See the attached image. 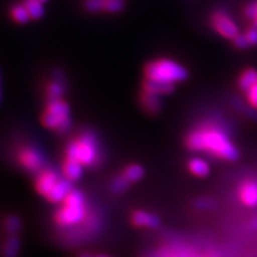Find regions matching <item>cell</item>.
Instances as JSON below:
<instances>
[{
    "mask_svg": "<svg viewBox=\"0 0 257 257\" xmlns=\"http://www.w3.org/2000/svg\"><path fill=\"white\" fill-rule=\"evenodd\" d=\"M2 95H3V92H2V84H0V102H2Z\"/></svg>",
    "mask_w": 257,
    "mask_h": 257,
    "instance_id": "31",
    "label": "cell"
},
{
    "mask_svg": "<svg viewBox=\"0 0 257 257\" xmlns=\"http://www.w3.org/2000/svg\"><path fill=\"white\" fill-rule=\"evenodd\" d=\"M22 228V222L19 216L9 215L5 220V229L10 236H16Z\"/></svg>",
    "mask_w": 257,
    "mask_h": 257,
    "instance_id": "22",
    "label": "cell"
},
{
    "mask_svg": "<svg viewBox=\"0 0 257 257\" xmlns=\"http://www.w3.org/2000/svg\"><path fill=\"white\" fill-rule=\"evenodd\" d=\"M243 13L247 20L252 21L253 25L257 27V0L247 4L244 8Z\"/></svg>",
    "mask_w": 257,
    "mask_h": 257,
    "instance_id": "25",
    "label": "cell"
},
{
    "mask_svg": "<svg viewBox=\"0 0 257 257\" xmlns=\"http://www.w3.org/2000/svg\"><path fill=\"white\" fill-rule=\"evenodd\" d=\"M23 5L27 9L31 20H39L44 15V4L39 0H24Z\"/></svg>",
    "mask_w": 257,
    "mask_h": 257,
    "instance_id": "21",
    "label": "cell"
},
{
    "mask_svg": "<svg viewBox=\"0 0 257 257\" xmlns=\"http://www.w3.org/2000/svg\"><path fill=\"white\" fill-rule=\"evenodd\" d=\"M176 85L172 84H164V83H160V82H155V80H149L144 78L142 82V90L146 91L152 94H157L160 96L171 94L174 92Z\"/></svg>",
    "mask_w": 257,
    "mask_h": 257,
    "instance_id": "13",
    "label": "cell"
},
{
    "mask_svg": "<svg viewBox=\"0 0 257 257\" xmlns=\"http://www.w3.org/2000/svg\"><path fill=\"white\" fill-rule=\"evenodd\" d=\"M39 2H40V3H42V4H45V3H47V2H48V0H39Z\"/></svg>",
    "mask_w": 257,
    "mask_h": 257,
    "instance_id": "32",
    "label": "cell"
},
{
    "mask_svg": "<svg viewBox=\"0 0 257 257\" xmlns=\"http://www.w3.org/2000/svg\"><path fill=\"white\" fill-rule=\"evenodd\" d=\"M246 102L253 109L257 110V82L248 88V90L244 92Z\"/></svg>",
    "mask_w": 257,
    "mask_h": 257,
    "instance_id": "26",
    "label": "cell"
},
{
    "mask_svg": "<svg viewBox=\"0 0 257 257\" xmlns=\"http://www.w3.org/2000/svg\"><path fill=\"white\" fill-rule=\"evenodd\" d=\"M60 180V176L57 172L50 168H44L40 173L37 174L36 178V190L40 195L45 196L51 192L55 187V184Z\"/></svg>",
    "mask_w": 257,
    "mask_h": 257,
    "instance_id": "8",
    "label": "cell"
},
{
    "mask_svg": "<svg viewBox=\"0 0 257 257\" xmlns=\"http://www.w3.org/2000/svg\"><path fill=\"white\" fill-rule=\"evenodd\" d=\"M232 44L238 50H246V48L250 47V44H248L247 40L245 39L243 34H239L234 40H232Z\"/></svg>",
    "mask_w": 257,
    "mask_h": 257,
    "instance_id": "28",
    "label": "cell"
},
{
    "mask_svg": "<svg viewBox=\"0 0 257 257\" xmlns=\"http://www.w3.org/2000/svg\"><path fill=\"white\" fill-rule=\"evenodd\" d=\"M21 250V241L16 236H10L4 244L3 254L5 257H18Z\"/></svg>",
    "mask_w": 257,
    "mask_h": 257,
    "instance_id": "20",
    "label": "cell"
},
{
    "mask_svg": "<svg viewBox=\"0 0 257 257\" xmlns=\"http://www.w3.org/2000/svg\"><path fill=\"white\" fill-rule=\"evenodd\" d=\"M253 226L257 229V218H255L254 221H253Z\"/></svg>",
    "mask_w": 257,
    "mask_h": 257,
    "instance_id": "30",
    "label": "cell"
},
{
    "mask_svg": "<svg viewBox=\"0 0 257 257\" xmlns=\"http://www.w3.org/2000/svg\"><path fill=\"white\" fill-rule=\"evenodd\" d=\"M98 257H109V256H106V255H99Z\"/></svg>",
    "mask_w": 257,
    "mask_h": 257,
    "instance_id": "33",
    "label": "cell"
},
{
    "mask_svg": "<svg viewBox=\"0 0 257 257\" xmlns=\"http://www.w3.org/2000/svg\"><path fill=\"white\" fill-rule=\"evenodd\" d=\"M64 93H66V86H64L60 78H55L53 80H50L45 86L44 94L46 102L63 99Z\"/></svg>",
    "mask_w": 257,
    "mask_h": 257,
    "instance_id": "14",
    "label": "cell"
},
{
    "mask_svg": "<svg viewBox=\"0 0 257 257\" xmlns=\"http://www.w3.org/2000/svg\"><path fill=\"white\" fill-rule=\"evenodd\" d=\"M189 171L196 177H206L210 172V167L202 158H192L188 162Z\"/></svg>",
    "mask_w": 257,
    "mask_h": 257,
    "instance_id": "16",
    "label": "cell"
},
{
    "mask_svg": "<svg viewBox=\"0 0 257 257\" xmlns=\"http://www.w3.org/2000/svg\"><path fill=\"white\" fill-rule=\"evenodd\" d=\"M132 223L138 227H147V228H158L161 224V220L158 215L150 213L145 210H136L132 213L131 216Z\"/></svg>",
    "mask_w": 257,
    "mask_h": 257,
    "instance_id": "11",
    "label": "cell"
},
{
    "mask_svg": "<svg viewBox=\"0 0 257 257\" xmlns=\"http://www.w3.org/2000/svg\"><path fill=\"white\" fill-rule=\"evenodd\" d=\"M18 163L29 173L38 174L45 168V158L37 147L23 145L16 151Z\"/></svg>",
    "mask_w": 257,
    "mask_h": 257,
    "instance_id": "6",
    "label": "cell"
},
{
    "mask_svg": "<svg viewBox=\"0 0 257 257\" xmlns=\"http://www.w3.org/2000/svg\"><path fill=\"white\" fill-rule=\"evenodd\" d=\"M257 82V70L250 68L244 70L238 78V87L243 92L247 91L248 88L252 87Z\"/></svg>",
    "mask_w": 257,
    "mask_h": 257,
    "instance_id": "17",
    "label": "cell"
},
{
    "mask_svg": "<svg viewBox=\"0 0 257 257\" xmlns=\"http://www.w3.org/2000/svg\"><path fill=\"white\" fill-rule=\"evenodd\" d=\"M122 175L128 182L134 183L140 181L143 178L145 175V170L140 164H128L124 167Z\"/></svg>",
    "mask_w": 257,
    "mask_h": 257,
    "instance_id": "19",
    "label": "cell"
},
{
    "mask_svg": "<svg viewBox=\"0 0 257 257\" xmlns=\"http://www.w3.org/2000/svg\"><path fill=\"white\" fill-rule=\"evenodd\" d=\"M63 177L71 182H75L83 177L84 166L73 159L64 158L61 166Z\"/></svg>",
    "mask_w": 257,
    "mask_h": 257,
    "instance_id": "12",
    "label": "cell"
},
{
    "mask_svg": "<svg viewBox=\"0 0 257 257\" xmlns=\"http://www.w3.org/2000/svg\"><path fill=\"white\" fill-rule=\"evenodd\" d=\"M144 78L164 84L176 85L184 82L189 76L187 68L181 63L170 58H158L145 64Z\"/></svg>",
    "mask_w": 257,
    "mask_h": 257,
    "instance_id": "3",
    "label": "cell"
},
{
    "mask_svg": "<svg viewBox=\"0 0 257 257\" xmlns=\"http://www.w3.org/2000/svg\"><path fill=\"white\" fill-rule=\"evenodd\" d=\"M87 216L86 197L83 192L72 190L63 200L62 207L55 214V222L60 227H74L82 223Z\"/></svg>",
    "mask_w": 257,
    "mask_h": 257,
    "instance_id": "4",
    "label": "cell"
},
{
    "mask_svg": "<svg viewBox=\"0 0 257 257\" xmlns=\"http://www.w3.org/2000/svg\"><path fill=\"white\" fill-rule=\"evenodd\" d=\"M79 257H93V256L90 255V254H88V253H83V254L79 255Z\"/></svg>",
    "mask_w": 257,
    "mask_h": 257,
    "instance_id": "29",
    "label": "cell"
},
{
    "mask_svg": "<svg viewBox=\"0 0 257 257\" xmlns=\"http://www.w3.org/2000/svg\"><path fill=\"white\" fill-rule=\"evenodd\" d=\"M41 123L57 134L68 133L72 126L69 104L63 99L46 102L41 115Z\"/></svg>",
    "mask_w": 257,
    "mask_h": 257,
    "instance_id": "5",
    "label": "cell"
},
{
    "mask_svg": "<svg viewBox=\"0 0 257 257\" xmlns=\"http://www.w3.org/2000/svg\"><path fill=\"white\" fill-rule=\"evenodd\" d=\"M243 35L245 37V39L247 40L248 44L250 46H256L257 45V27L252 25L248 27L244 32Z\"/></svg>",
    "mask_w": 257,
    "mask_h": 257,
    "instance_id": "27",
    "label": "cell"
},
{
    "mask_svg": "<svg viewBox=\"0 0 257 257\" xmlns=\"http://www.w3.org/2000/svg\"><path fill=\"white\" fill-rule=\"evenodd\" d=\"M72 190H73L72 182L63 177V178H60V180L55 184V187L46 195V198L48 202L53 204H61L67 198Z\"/></svg>",
    "mask_w": 257,
    "mask_h": 257,
    "instance_id": "9",
    "label": "cell"
},
{
    "mask_svg": "<svg viewBox=\"0 0 257 257\" xmlns=\"http://www.w3.org/2000/svg\"><path fill=\"white\" fill-rule=\"evenodd\" d=\"M10 16L11 20L16 23L20 24V25H24V24H27L31 18L27 11V9L25 8V6L22 4H16L14 6L11 7L10 9Z\"/></svg>",
    "mask_w": 257,
    "mask_h": 257,
    "instance_id": "18",
    "label": "cell"
},
{
    "mask_svg": "<svg viewBox=\"0 0 257 257\" xmlns=\"http://www.w3.org/2000/svg\"><path fill=\"white\" fill-rule=\"evenodd\" d=\"M188 149L206 152L225 161H236L239 150L222 128L211 123L200 124L191 130L184 140Z\"/></svg>",
    "mask_w": 257,
    "mask_h": 257,
    "instance_id": "1",
    "label": "cell"
},
{
    "mask_svg": "<svg viewBox=\"0 0 257 257\" xmlns=\"http://www.w3.org/2000/svg\"><path fill=\"white\" fill-rule=\"evenodd\" d=\"M139 102L144 111H146L149 115L159 114L163 106L160 95L152 94L143 90L139 95Z\"/></svg>",
    "mask_w": 257,
    "mask_h": 257,
    "instance_id": "10",
    "label": "cell"
},
{
    "mask_svg": "<svg viewBox=\"0 0 257 257\" xmlns=\"http://www.w3.org/2000/svg\"><path fill=\"white\" fill-rule=\"evenodd\" d=\"M124 8V0H105L104 3V13L116 14L121 12Z\"/></svg>",
    "mask_w": 257,
    "mask_h": 257,
    "instance_id": "24",
    "label": "cell"
},
{
    "mask_svg": "<svg viewBox=\"0 0 257 257\" xmlns=\"http://www.w3.org/2000/svg\"><path fill=\"white\" fill-rule=\"evenodd\" d=\"M64 158L73 159L84 167H94L101 162V148L94 132L85 130L69 141L64 148Z\"/></svg>",
    "mask_w": 257,
    "mask_h": 257,
    "instance_id": "2",
    "label": "cell"
},
{
    "mask_svg": "<svg viewBox=\"0 0 257 257\" xmlns=\"http://www.w3.org/2000/svg\"><path fill=\"white\" fill-rule=\"evenodd\" d=\"M240 197L246 206H257V182L245 181L241 184Z\"/></svg>",
    "mask_w": 257,
    "mask_h": 257,
    "instance_id": "15",
    "label": "cell"
},
{
    "mask_svg": "<svg viewBox=\"0 0 257 257\" xmlns=\"http://www.w3.org/2000/svg\"><path fill=\"white\" fill-rule=\"evenodd\" d=\"M210 25L222 38L232 41L240 32L237 24L224 11L216 10L210 15Z\"/></svg>",
    "mask_w": 257,
    "mask_h": 257,
    "instance_id": "7",
    "label": "cell"
},
{
    "mask_svg": "<svg viewBox=\"0 0 257 257\" xmlns=\"http://www.w3.org/2000/svg\"><path fill=\"white\" fill-rule=\"evenodd\" d=\"M130 182H128L123 175H119V176H116L114 179L111 180V186H110V189L111 191L115 193V194H121V193L125 192L128 187H130Z\"/></svg>",
    "mask_w": 257,
    "mask_h": 257,
    "instance_id": "23",
    "label": "cell"
}]
</instances>
